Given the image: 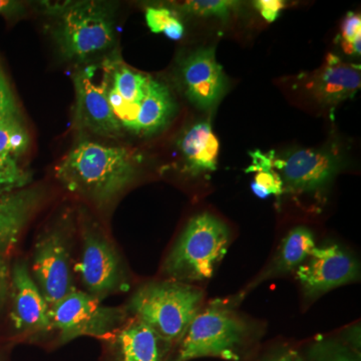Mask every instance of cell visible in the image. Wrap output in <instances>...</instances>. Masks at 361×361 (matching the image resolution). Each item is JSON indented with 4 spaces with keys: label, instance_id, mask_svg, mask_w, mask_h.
<instances>
[{
    "label": "cell",
    "instance_id": "6da1fadb",
    "mask_svg": "<svg viewBox=\"0 0 361 361\" xmlns=\"http://www.w3.org/2000/svg\"><path fill=\"white\" fill-rule=\"evenodd\" d=\"M137 174V159L123 147L82 140L56 167L66 190L97 207L108 206L122 194Z\"/></svg>",
    "mask_w": 361,
    "mask_h": 361
},
{
    "label": "cell",
    "instance_id": "7a4b0ae2",
    "mask_svg": "<svg viewBox=\"0 0 361 361\" xmlns=\"http://www.w3.org/2000/svg\"><path fill=\"white\" fill-rule=\"evenodd\" d=\"M204 292L182 282H154L144 285L130 299L129 310L156 332L168 345L180 342L200 312Z\"/></svg>",
    "mask_w": 361,
    "mask_h": 361
},
{
    "label": "cell",
    "instance_id": "3957f363",
    "mask_svg": "<svg viewBox=\"0 0 361 361\" xmlns=\"http://www.w3.org/2000/svg\"><path fill=\"white\" fill-rule=\"evenodd\" d=\"M231 232L224 222L209 213L190 221L174 248L166 258L163 272L182 283L206 281L224 258Z\"/></svg>",
    "mask_w": 361,
    "mask_h": 361
},
{
    "label": "cell",
    "instance_id": "277c9868",
    "mask_svg": "<svg viewBox=\"0 0 361 361\" xmlns=\"http://www.w3.org/2000/svg\"><path fill=\"white\" fill-rule=\"evenodd\" d=\"M54 20L52 35L68 61H84L115 42V6L110 2L73 1Z\"/></svg>",
    "mask_w": 361,
    "mask_h": 361
},
{
    "label": "cell",
    "instance_id": "5b68a950",
    "mask_svg": "<svg viewBox=\"0 0 361 361\" xmlns=\"http://www.w3.org/2000/svg\"><path fill=\"white\" fill-rule=\"evenodd\" d=\"M247 336L245 323L222 306L201 310L180 339L173 361H190L201 357L240 360V349Z\"/></svg>",
    "mask_w": 361,
    "mask_h": 361
},
{
    "label": "cell",
    "instance_id": "8992f818",
    "mask_svg": "<svg viewBox=\"0 0 361 361\" xmlns=\"http://www.w3.org/2000/svg\"><path fill=\"white\" fill-rule=\"evenodd\" d=\"M82 253L75 270L85 292L104 300L113 294L129 290L127 271L115 247L90 218L80 220Z\"/></svg>",
    "mask_w": 361,
    "mask_h": 361
},
{
    "label": "cell",
    "instance_id": "52a82bcc",
    "mask_svg": "<svg viewBox=\"0 0 361 361\" xmlns=\"http://www.w3.org/2000/svg\"><path fill=\"white\" fill-rule=\"evenodd\" d=\"M49 316L52 330L59 332V341L68 343L80 336L103 337L118 331L125 322L126 313L75 288L51 306Z\"/></svg>",
    "mask_w": 361,
    "mask_h": 361
},
{
    "label": "cell",
    "instance_id": "ba28073f",
    "mask_svg": "<svg viewBox=\"0 0 361 361\" xmlns=\"http://www.w3.org/2000/svg\"><path fill=\"white\" fill-rule=\"evenodd\" d=\"M68 220L39 235L32 252V276L49 307L75 290Z\"/></svg>",
    "mask_w": 361,
    "mask_h": 361
},
{
    "label": "cell",
    "instance_id": "9c48e42d",
    "mask_svg": "<svg viewBox=\"0 0 361 361\" xmlns=\"http://www.w3.org/2000/svg\"><path fill=\"white\" fill-rule=\"evenodd\" d=\"M358 272L353 258L336 244L316 247L310 258L295 270L297 280L310 297L355 281Z\"/></svg>",
    "mask_w": 361,
    "mask_h": 361
},
{
    "label": "cell",
    "instance_id": "30bf717a",
    "mask_svg": "<svg viewBox=\"0 0 361 361\" xmlns=\"http://www.w3.org/2000/svg\"><path fill=\"white\" fill-rule=\"evenodd\" d=\"M73 78L77 127L99 137L111 139L120 137L123 127L111 110L104 85L94 82V75L90 68L77 71Z\"/></svg>",
    "mask_w": 361,
    "mask_h": 361
},
{
    "label": "cell",
    "instance_id": "8fae6325",
    "mask_svg": "<svg viewBox=\"0 0 361 361\" xmlns=\"http://www.w3.org/2000/svg\"><path fill=\"white\" fill-rule=\"evenodd\" d=\"M11 318L14 329L20 334H37L51 329L49 307L32 276L30 268L18 261L11 270Z\"/></svg>",
    "mask_w": 361,
    "mask_h": 361
},
{
    "label": "cell",
    "instance_id": "7c38bea8",
    "mask_svg": "<svg viewBox=\"0 0 361 361\" xmlns=\"http://www.w3.org/2000/svg\"><path fill=\"white\" fill-rule=\"evenodd\" d=\"M103 68L102 84L109 104L123 129L130 130L152 78L130 68L115 56L104 61Z\"/></svg>",
    "mask_w": 361,
    "mask_h": 361
},
{
    "label": "cell",
    "instance_id": "4fadbf2b",
    "mask_svg": "<svg viewBox=\"0 0 361 361\" xmlns=\"http://www.w3.org/2000/svg\"><path fill=\"white\" fill-rule=\"evenodd\" d=\"M180 78L185 94L201 110L214 108L227 90V78L212 47L188 56L180 66Z\"/></svg>",
    "mask_w": 361,
    "mask_h": 361
},
{
    "label": "cell",
    "instance_id": "5bb4252c",
    "mask_svg": "<svg viewBox=\"0 0 361 361\" xmlns=\"http://www.w3.org/2000/svg\"><path fill=\"white\" fill-rule=\"evenodd\" d=\"M338 164L336 157L317 149H299L286 158L275 159L273 168L281 171L282 182L293 191H316L332 179Z\"/></svg>",
    "mask_w": 361,
    "mask_h": 361
},
{
    "label": "cell",
    "instance_id": "9a60e30c",
    "mask_svg": "<svg viewBox=\"0 0 361 361\" xmlns=\"http://www.w3.org/2000/svg\"><path fill=\"white\" fill-rule=\"evenodd\" d=\"M44 199L42 188L27 187L0 195V257L6 258Z\"/></svg>",
    "mask_w": 361,
    "mask_h": 361
},
{
    "label": "cell",
    "instance_id": "2e32d148",
    "mask_svg": "<svg viewBox=\"0 0 361 361\" xmlns=\"http://www.w3.org/2000/svg\"><path fill=\"white\" fill-rule=\"evenodd\" d=\"M360 85V66L343 63L338 56L329 54L324 65L311 77L310 90L320 103L334 106L353 99Z\"/></svg>",
    "mask_w": 361,
    "mask_h": 361
},
{
    "label": "cell",
    "instance_id": "e0dca14e",
    "mask_svg": "<svg viewBox=\"0 0 361 361\" xmlns=\"http://www.w3.org/2000/svg\"><path fill=\"white\" fill-rule=\"evenodd\" d=\"M118 361H163L170 348L145 323L135 319L116 336Z\"/></svg>",
    "mask_w": 361,
    "mask_h": 361
},
{
    "label": "cell",
    "instance_id": "ac0fdd59",
    "mask_svg": "<svg viewBox=\"0 0 361 361\" xmlns=\"http://www.w3.org/2000/svg\"><path fill=\"white\" fill-rule=\"evenodd\" d=\"M175 110L174 99L167 85L151 78L130 132L137 135L155 134L170 123Z\"/></svg>",
    "mask_w": 361,
    "mask_h": 361
},
{
    "label": "cell",
    "instance_id": "d6986e66",
    "mask_svg": "<svg viewBox=\"0 0 361 361\" xmlns=\"http://www.w3.org/2000/svg\"><path fill=\"white\" fill-rule=\"evenodd\" d=\"M188 170L193 173L215 171L220 144L210 123L202 122L190 128L179 142Z\"/></svg>",
    "mask_w": 361,
    "mask_h": 361
},
{
    "label": "cell",
    "instance_id": "ffe728a7",
    "mask_svg": "<svg viewBox=\"0 0 361 361\" xmlns=\"http://www.w3.org/2000/svg\"><path fill=\"white\" fill-rule=\"evenodd\" d=\"M316 248L314 235L308 228H294L287 234L277 259V272H290L302 265Z\"/></svg>",
    "mask_w": 361,
    "mask_h": 361
},
{
    "label": "cell",
    "instance_id": "44dd1931",
    "mask_svg": "<svg viewBox=\"0 0 361 361\" xmlns=\"http://www.w3.org/2000/svg\"><path fill=\"white\" fill-rule=\"evenodd\" d=\"M30 142L20 116L0 118V156L18 159L27 151Z\"/></svg>",
    "mask_w": 361,
    "mask_h": 361
},
{
    "label": "cell",
    "instance_id": "7402d4cb",
    "mask_svg": "<svg viewBox=\"0 0 361 361\" xmlns=\"http://www.w3.org/2000/svg\"><path fill=\"white\" fill-rule=\"evenodd\" d=\"M32 182V173L21 167L18 159L0 156V195L25 189Z\"/></svg>",
    "mask_w": 361,
    "mask_h": 361
},
{
    "label": "cell",
    "instance_id": "603a6c76",
    "mask_svg": "<svg viewBox=\"0 0 361 361\" xmlns=\"http://www.w3.org/2000/svg\"><path fill=\"white\" fill-rule=\"evenodd\" d=\"M146 23L152 32L164 33L173 40L180 39L184 35V25L176 16L175 11L167 7H148Z\"/></svg>",
    "mask_w": 361,
    "mask_h": 361
},
{
    "label": "cell",
    "instance_id": "cb8c5ba5",
    "mask_svg": "<svg viewBox=\"0 0 361 361\" xmlns=\"http://www.w3.org/2000/svg\"><path fill=\"white\" fill-rule=\"evenodd\" d=\"M239 2L233 0H190L179 4L180 11L188 14L200 16H217L220 18H229L237 11Z\"/></svg>",
    "mask_w": 361,
    "mask_h": 361
},
{
    "label": "cell",
    "instance_id": "d4e9b609",
    "mask_svg": "<svg viewBox=\"0 0 361 361\" xmlns=\"http://www.w3.org/2000/svg\"><path fill=\"white\" fill-rule=\"evenodd\" d=\"M342 47L348 54H358L361 51L360 14L348 13L341 26Z\"/></svg>",
    "mask_w": 361,
    "mask_h": 361
},
{
    "label": "cell",
    "instance_id": "484cf974",
    "mask_svg": "<svg viewBox=\"0 0 361 361\" xmlns=\"http://www.w3.org/2000/svg\"><path fill=\"white\" fill-rule=\"evenodd\" d=\"M284 184L281 177L275 170L262 171L257 172L252 183L251 188L253 193L259 198H267L269 195H280L283 193Z\"/></svg>",
    "mask_w": 361,
    "mask_h": 361
},
{
    "label": "cell",
    "instance_id": "4316f807",
    "mask_svg": "<svg viewBox=\"0 0 361 361\" xmlns=\"http://www.w3.org/2000/svg\"><path fill=\"white\" fill-rule=\"evenodd\" d=\"M20 109L8 80L0 66V118H18Z\"/></svg>",
    "mask_w": 361,
    "mask_h": 361
},
{
    "label": "cell",
    "instance_id": "83f0119b",
    "mask_svg": "<svg viewBox=\"0 0 361 361\" xmlns=\"http://www.w3.org/2000/svg\"><path fill=\"white\" fill-rule=\"evenodd\" d=\"M255 6L267 23H273L284 8L285 2L282 0H258L255 2Z\"/></svg>",
    "mask_w": 361,
    "mask_h": 361
},
{
    "label": "cell",
    "instance_id": "f1b7e54d",
    "mask_svg": "<svg viewBox=\"0 0 361 361\" xmlns=\"http://www.w3.org/2000/svg\"><path fill=\"white\" fill-rule=\"evenodd\" d=\"M252 158V165L250 168L247 169V172H262V171L274 170L273 168V161H274V156L264 155L260 151L253 152L250 153Z\"/></svg>",
    "mask_w": 361,
    "mask_h": 361
},
{
    "label": "cell",
    "instance_id": "f546056e",
    "mask_svg": "<svg viewBox=\"0 0 361 361\" xmlns=\"http://www.w3.org/2000/svg\"><path fill=\"white\" fill-rule=\"evenodd\" d=\"M25 13V6L23 2L13 1V0H0V16L13 20L20 18Z\"/></svg>",
    "mask_w": 361,
    "mask_h": 361
},
{
    "label": "cell",
    "instance_id": "4dcf8cb0",
    "mask_svg": "<svg viewBox=\"0 0 361 361\" xmlns=\"http://www.w3.org/2000/svg\"><path fill=\"white\" fill-rule=\"evenodd\" d=\"M11 286V269L4 257H0V301L6 298Z\"/></svg>",
    "mask_w": 361,
    "mask_h": 361
},
{
    "label": "cell",
    "instance_id": "1f68e13d",
    "mask_svg": "<svg viewBox=\"0 0 361 361\" xmlns=\"http://www.w3.org/2000/svg\"><path fill=\"white\" fill-rule=\"evenodd\" d=\"M323 361H357L355 358H353V356L349 355L348 353H342V351H338V353H334V355H329V357L325 358Z\"/></svg>",
    "mask_w": 361,
    "mask_h": 361
},
{
    "label": "cell",
    "instance_id": "d6a6232c",
    "mask_svg": "<svg viewBox=\"0 0 361 361\" xmlns=\"http://www.w3.org/2000/svg\"><path fill=\"white\" fill-rule=\"evenodd\" d=\"M271 361H302L299 355H297L294 351H288V353H285L283 355L277 356L276 358L272 360Z\"/></svg>",
    "mask_w": 361,
    "mask_h": 361
}]
</instances>
